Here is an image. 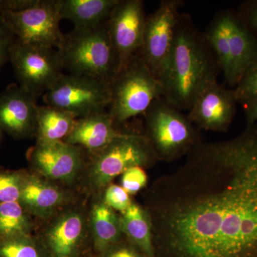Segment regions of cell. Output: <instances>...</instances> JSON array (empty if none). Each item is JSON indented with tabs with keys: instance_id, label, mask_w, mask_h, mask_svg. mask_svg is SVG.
<instances>
[{
	"instance_id": "1",
	"label": "cell",
	"mask_w": 257,
	"mask_h": 257,
	"mask_svg": "<svg viewBox=\"0 0 257 257\" xmlns=\"http://www.w3.org/2000/svg\"><path fill=\"white\" fill-rule=\"evenodd\" d=\"M187 154L153 186L152 239L172 257H257V130Z\"/></svg>"
},
{
	"instance_id": "2",
	"label": "cell",
	"mask_w": 257,
	"mask_h": 257,
	"mask_svg": "<svg viewBox=\"0 0 257 257\" xmlns=\"http://www.w3.org/2000/svg\"><path fill=\"white\" fill-rule=\"evenodd\" d=\"M221 71L214 52L187 15L181 14L168 68L162 82V97L180 110H189L199 94Z\"/></svg>"
},
{
	"instance_id": "3",
	"label": "cell",
	"mask_w": 257,
	"mask_h": 257,
	"mask_svg": "<svg viewBox=\"0 0 257 257\" xmlns=\"http://www.w3.org/2000/svg\"><path fill=\"white\" fill-rule=\"evenodd\" d=\"M58 52L62 67L69 74L110 86L119 73V60L106 23L96 28H74L64 35L63 45Z\"/></svg>"
},
{
	"instance_id": "4",
	"label": "cell",
	"mask_w": 257,
	"mask_h": 257,
	"mask_svg": "<svg viewBox=\"0 0 257 257\" xmlns=\"http://www.w3.org/2000/svg\"><path fill=\"white\" fill-rule=\"evenodd\" d=\"M110 89L107 111L116 124L145 114L152 103L163 95L162 84L147 67L141 55L119 71Z\"/></svg>"
},
{
	"instance_id": "5",
	"label": "cell",
	"mask_w": 257,
	"mask_h": 257,
	"mask_svg": "<svg viewBox=\"0 0 257 257\" xmlns=\"http://www.w3.org/2000/svg\"><path fill=\"white\" fill-rule=\"evenodd\" d=\"M146 138L157 159L178 158L199 143L197 131L188 116L163 97L152 103L144 114Z\"/></svg>"
},
{
	"instance_id": "6",
	"label": "cell",
	"mask_w": 257,
	"mask_h": 257,
	"mask_svg": "<svg viewBox=\"0 0 257 257\" xmlns=\"http://www.w3.org/2000/svg\"><path fill=\"white\" fill-rule=\"evenodd\" d=\"M157 159L146 137L121 133L109 145L92 153L88 181L93 189H101L131 167H145Z\"/></svg>"
},
{
	"instance_id": "7",
	"label": "cell",
	"mask_w": 257,
	"mask_h": 257,
	"mask_svg": "<svg viewBox=\"0 0 257 257\" xmlns=\"http://www.w3.org/2000/svg\"><path fill=\"white\" fill-rule=\"evenodd\" d=\"M0 17L22 45L57 50L63 45L59 0H36L20 11L0 12Z\"/></svg>"
},
{
	"instance_id": "8",
	"label": "cell",
	"mask_w": 257,
	"mask_h": 257,
	"mask_svg": "<svg viewBox=\"0 0 257 257\" xmlns=\"http://www.w3.org/2000/svg\"><path fill=\"white\" fill-rule=\"evenodd\" d=\"M184 3L182 0H162L159 8L147 18L141 57L161 84L168 68L181 17L179 10Z\"/></svg>"
},
{
	"instance_id": "9",
	"label": "cell",
	"mask_w": 257,
	"mask_h": 257,
	"mask_svg": "<svg viewBox=\"0 0 257 257\" xmlns=\"http://www.w3.org/2000/svg\"><path fill=\"white\" fill-rule=\"evenodd\" d=\"M9 60L19 86L36 98L48 92L64 74L57 49L26 46L15 40Z\"/></svg>"
},
{
	"instance_id": "10",
	"label": "cell",
	"mask_w": 257,
	"mask_h": 257,
	"mask_svg": "<svg viewBox=\"0 0 257 257\" xmlns=\"http://www.w3.org/2000/svg\"><path fill=\"white\" fill-rule=\"evenodd\" d=\"M42 97L47 105L60 108L78 119L106 110L110 104L111 89L96 79L63 74Z\"/></svg>"
},
{
	"instance_id": "11",
	"label": "cell",
	"mask_w": 257,
	"mask_h": 257,
	"mask_svg": "<svg viewBox=\"0 0 257 257\" xmlns=\"http://www.w3.org/2000/svg\"><path fill=\"white\" fill-rule=\"evenodd\" d=\"M146 20L145 3L141 0H119L108 19V32L119 71L141 55Z\"/></svg>"
},
{
	"instance_id": "12",
	"label": "cell",
	"mask_w": 257,
	"mask_h": 257,
	"mask_svg": "<svg viewBox=\"0 0 257 257\" xmlns=\"http://www.w3.org/2000/svg\"><path fill=\"white\" fill-rule=\"evenodd\" d=\"M28 158L37 173L66 183L77 177L84 162L82 149L63 141L37 143Z\"/></svg>"
},
{
	"instance_id": "13",
	"label": "cell",
	"mask_w": 257,
	"mask_h": 257,
	"mask_svg": "<svg viewBox=\"0 0 257 257\" xmlns=\"http://www.w3.org/2000/svg\"><path fill=\"white\" fill-rule=\"evenodd\" d=\"M236 102L233 89L222 87L215 80L199 94L187 116L198 127L224 132L234 119Z\"/></svg>"
},
{
	"instance_id": "14",
	"label": "cell",
	"mask_w": 257,
	"mask_h": 257,
	"mask_svg": "<svg viewBox=\"0 0 257 257\" xmlns=\"http://www.w3.org/2000/svg\"><path fill=\"white\" fill-rule=\"evenodd\" d=\"M37 98L17 84L0 93V127L17 138L36 133Z\"/></svg>"
},
{
	"instance_id": "15",
	"label": "cell",
	"mask_w": 257,
	"mask_h": 257,
	"mask_svg": "<svg viewBox=\"0 0 257 257\" xmlns=\"http://www.w3.org/2000/svg\"><path fill=\"white\" fill-rule=\"evenodd\" d=\"M115 126L107 109L93 113L76 119L72 131L63 142L94 153L109 145L121 134Z\"/></svg>"
},
{
	"instance_id": "16",
	"label": "cell",
	"mask_w": 257,
	"mask_h": 257,
	"mask_svg": "<svg viewBox=\"0 0 257 257\" xmlns=\"http://www.w3.org/2000/svg\"><path fill=\"white\" fill-rule=\"evenodd\" d=\"M231 70L226 83L230 87L237 85L248 67L257 61V40L242 20L228 11Z\"/></svg>"
},
{
	"instance_id": "17",
	"label": "cell",
	"mask_w": 257,
	"mask_h": 257,
	"mask_svg": "<svg viewBox=\"0 0 257 257\" xmlns=\"http://www.w3.org/2000/svg\"><path fill=\"white\" fill-rule=\"evenodd\" d=\"M66 193L34 174L27 172L19 202L29 214L46 218L64 204Z\"/></svg>"
},
{
	"instance_id": "18",
	"label": "cell",
	"mask_w": 257,
	"mask_h": 257,
	"mask_svg": "<svg viewBox=\"0 0 257 257\" xmlns=\"http://www.w3.org/2000/svg\"><path fill=\"white\" fill-rule=\"evenodd\" d=\"M84 232L83 216L69 211L60 216L47 229L46 241L52 257H72Z\"/></svg>"
},
{
	"instance_id": "19",
	"label": "cell",
	"mask_w": 257,
	"mask_h": 257,
	"mask_svg": "<svg viewBox=\"0 0 257 257\" xmlns=\"http://www.w3.org/2000/svg\"><path fill=\"white\" fill-rule=\"evenodd\" d=\"M119 0H59L61 18L74 28H93L107 22Z\"/></svg>"
},
{
	"instance_id": "20",
	"label": "cell",
	"mask_w": 257,
	"mask_h": 257,
	"mask_svg": "<svg viewBox=\"0 0 257 257\" xmlns=\"http://www.w3.org/2000/svg\"><path fill=\"white\" fill-rule=\"evenodd\" d=\"M77 118L60 108L38 106L36 133L37 143L63 141L73 128Z\"/></svg>"
},
{
	"instance_id": "21",
	"label": "cell",
	"mask_w": 257,
	"mask_h": 257,
	"mask_svg": "<svg viewBox=\"0 0 257 257\" xmlns=\"http://www.w3.org/2000/svg\"><path fill=\"white\" fill-rule=\"evenodd\" d=\"M122 232L141 248L149 257H155L152 225L147 211L136 204L130 207L120 216Z\"/></svg>"
},
{
	"instance_id": "22",
	"label": "cell",
	"mask_w": 257,
	"mask_h": 257,
	"mask_svg": "<svg viewBox=\"0 0 257 257\" xmlns=\"http://www.w3.org/2000/svg\"><path fill=\"white\" fill-rule=\"evenodd\" d=\"M92 228L96 249L104 251L119 240L122 230L120 217L105 203H96L92 208Z\"/></svg>"
},
{
	"instance_id": "23",
	"label": "cell",
	"mask_w": 257,
	"mask_h": 257,
	"mask_svg": "<svg viewBox=\"0 0 257 257\" xmlns=\"http://www.w3.org/2000/svg\"><path fill=\"white\" fill-rule=\"evenodd\" d=\"M204 35L216 56L226 82L231 70L228 11L218 13L209 24Z\"/></svg>"
},
{
	"instance_id": "24",
	"label": "cell",
	"mask_w": 257,
	"mask_h": 257,
	"mask_svg": "<svg viewBox=\"0 0 257 257\" xmlns=\"http://www.w3.org/2000/svg\"><path fill=\"white\" fill-rule=\"evenodd\" d=\"M31 229L29 213L20 202L0 204V240L28 236Z\"/></svg>"
},
{
	"instance_id": "25",
	"label": "cell",
	"mask_w": 257,
	"mask_h": 257,
	"mask_svg": "<svg viewBox=\"0 0 257 257\" xmlns=\"http://www.w3.org/2000/svg\"><path fill=\"white\" fill-rule=\"evenodd\" d=\"M27 172L0 169V204L19 202Z\"/></svg>"
},
{
	"instance_id": "26",
	"label": "cell",
	"mask_w": 257,
	"mask_h": 257,
	"mask_svg": "<svg viewBox=\"0 0 257 257\" xmlns=\"http://www.w3.org/2000/svg\"><path fill=\"white\" fill-rule=\"evenodd\" d=\"M0 257H42L30 235L0 240Z\"/></svg>"
},
{
	"instance_id": "27",
	"label": "cell",
	"mask_w": 257,
	"mask_h": 257,
	"mask_svg": "<svg viewBox=\"0 0 257 257\" xmlns=\"http://www.w3.org/2000/svg\"><path fill=\"white\" fill-rule=\"evenodd\" d=\"M233 91L237 102L246 104L256 99L257 61L248 67Z\"/></svg>"
},
{
	"instance_id": "28",
	"label": "cell",
	"mask_w": 257,
	"mask_h": 257,
	"mask_svg": "<svg viewBox=\"0 0 257 257\" xmlns=\"http://www.w3.org/2000/svg\"><path fill=\"white\" fill-rule=\"evenodd\" d=\"M147 183L146 172L142 167H133L122 174L121 187L128 194H135L143 189Z\"/></svg>"
},
{
	"instance_id": "29",
	"label": "cell",
	"mask_w": 257,
	"mask_h": 257,
	"mask_svg": "<svg viewBox=\"0 0 257 257\" xmlns=\"http://www.w3.org/2000/svg\"><path fill=\"white\" fill-rule=\"evenodd\" d=\"M104 203L111 209L124 212L131 205L130 194L121 186L111 184L108 186L104 194Z\"/></svg>"
},
{
	"instance_id": "30",
	"label": "cell",
	"mask_w": 257,
	"mask_h": 257,
	"mask_svg": "<svg viewBox=\"0 0 257 257\" xmlns=\"http://www.w3.org/2000/svg\"><path fill=\"white\" fill-rule=\"evenodd\" d=\"M15 37L0 17V69L10 58V51Z\"/></svg>"
},
{
	"instance_id": "31",
	"label": "cell",
	"mask_w": 257,
	"mask_h": 257,
	"mask_svg": "<svg viewBox=\"0 0 257 257\" xmlns=\"http://www.w3.org/2000/svg\"><path fill=\"white\" fill-rule=\"evenodd\" d=\"M243 18H240L250 30L257 32V1L246 3L242 9Z\"/></svg>"
},
{
	"instance_id": "32",
	"label": "cell",
	"mask_w": 257,
	"mask_h": 257,
	"mask_svg": "<svg viewBox=\"0 0 257 257\" xmlns=\"http://www.w3.org/2000/svg\"><path fill=\"white\" fill-rule=\"evenodd\" d=\"M246 116L248 124H254L257 121V98L246 104Z\"/></svg>"
},
{
	"instance_id": "33",
	"label": "cell",
	"mask_w": 257,
	"mask_h": 257,
	"mask_svg": "<svg viewBox=\"0 0 257 257\" xmlns=\"http://www.w3.org/2000/svg\"><path fill=\"white\" fill-rule=\"evenodd\" d=\"M108 257H138V256L130 248H119L111 251Z\"/></svg>"
}]
</instances>
